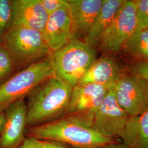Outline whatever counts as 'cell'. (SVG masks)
<instances>
[{
	"label": "cell",
	"instance_id": "5b68a950",
	"mask_svg": "<svg viewBox=\"0 0 148 148\" xmlns=\"http://www.w3.org/2000/svg\"><path fill=\"white\" fill-rule=\"evenodd\" d=\"M3 43L11 53L16 65L35 62L52 53L42 32L20 25L11 26Z\"/></svg>",
	"mask_w": 148,
	"mask_h": 148
},
{
	"label": "cell",
	"instance_id": "8992f818",
	"mask_svg": "<svg viewBox=\"0 0 148 148\" xmlns=\"http://www.w3.org/2000/svg\"><path fill=\"white\" fill-rule=\"evenodd\" d=\"M112 88L95 84L76 85L73 87L64 117L80 125L92 127L97 111Z\"/></svg>",
	"mask_w": 148,
	"mask_h": 148
},
{
	"label": "cell",
	"instance_id": "2e32d148",
	"mask_svg": "<svg viewBox=\"0 0 148 148\" xmlns=\"http://www.w3.org/2000/svg\"><path fill=\"white\" fill-rule=\"evenodd\" d=\"M125 0H104L101 10L84 41L92 47L98 46L101 37L116 14Z\"/></svg>",
	"mask_w": 148,
	"mask_h": 148
},
{
	"label": "cell",
	"instance_id": "8fae6325",
	"mask_svg": "<svg viewBox=\"0 0 148 148\" xmlns=\"http://www.w3.org/2000/svg\"><path fill=\"white\" fill-rule=\"evenodd\" d=\"M42 33L52 52L76 38L69 6L49 14Z\"/></svg>",
	"mask_w": 148,
	"mask_h": 148
},
{
	"label": "cell",
	"instance_id": "cb8c5ba5",
	"mask_svg": "<svg viewBox=\"0 0 148 148\" xmlns=\"http://www.w3.org/2000/svg\"><path fill=\"white\" fill-rule=\"evenodd\" d=\"M43 148H68V146L64 143L52 140H40Z\"/></svg>",
	"mask_w": 148,
	"mask_h": 148
},
{
	"label": "cell",
	"instance_id": "6da1fadb",
	"mask_svg": "<svg viewBox=\"0 0 148 148\" xmlns=\"http://www.w3.org/2000/svg\"><path fill=\"white\" fill-rule=\"evenodd\" d=\"M73 87L53 75L27 95V127L41 125L65 116Z\"/></svg>",
	"mask_w": 148,
	"mask_h": 148
},
{
	"label": "cell",
	"instance_id": "30bf717a",
	"mask_svg": "<svg viewBox=\"0 0 148 148\" xmlns=\"http://www.w3.org/2000/svg\"><path fill=\"white\" fill-rule=\"evenodd\" d=\"M3 111L5 122L0 136V148H18L26 137V101L25 99L17 101Z\"/></svg>",
	"mask_w": 148,
	"mask_h": 148
},
{
	"label": "cell",
	"instance_id": "3957f363",
	"mask_svg": "<svg viewBox=\"0 0 148 148\" xmlns=\"http://www.w3.org/2000/svg\"><path fill=\"white\" fill-rule=\"evenodd\" d=\"M54 75L74 87L96 59L94 47L75 38L49 55Z\"/></svg>",
	"mask_w": 148,
	"mask_h": 148
},
{
	"label": "cell",
	"instance_id": "d6986e66",
	"mask_svg": "<svg viewBox=\"0 0 148 148\" xmlns=\"http://www.w3.org/2000/svg\"><path fill=\"white\" fill-rule=\"evenodd\" d=\"M13 24L12 0H0V43Z\"/></svg>",
	"mask_w": 148,
	"mask_h": 148
},
{
	"label": "cell",
	"instance_id": "4fadbf2b",
	"mask_svg": "<svg viewBox=\"0 0 148 148\" xmlns=\"http://www.w3.org/2000/svg\"><path fill=\"white\" fill-rule=\"evenodd\" d=\"M12 25H20L42 32L48 14L40 0H12Z\"/></svg>",
	"mask_w": 148,
	"mask_h": 148
},
{
	"label": "cell",
	"instance_id": "5bb4252c",
	"mask_svg": "<svg viewBox=\"0 0 148 148\" xmlns=\"http://www.w3.org/2000/svg\"><path fill=\"white\" fill-rule=\"evenodd\" d=\"M104 0H69L75 36L85 37L100 11Z\"/></svg>",
	"mask_w": 148,
	"mask_h": 148
},
{
	"label": "cell",
	"instance_id": "44dd1931",
	"mask_svg": "<svg viewBox=\"0 0 148 148\" xmlns=\"http://www.w3.org/2000/svg\"><path fill=\"white\" fill-rule=\"evenodd\" d=\"M130 74L139 76L148 82V59L138 60L129 68Z\"/></svg>",
	"mask_w": 148,
	"mask_h": 148
},
{
	"label": "cell",
	"instance_id": "7402d4cb",
	"mask_svg": "<svg viewBox=\"0 0 148 148\" xmlns=\"http://www.w3.org/2000/svg\"><path fill=\"white\" fill-rule=\"evenodd\" d=\"M48 16L53 12L69 6V0H40Z\"/></svg>",
	"mask_w": 148,
	"mask_h": 148
},
{
	"label": "cell",
	"instance_id": "9a60e30c",
	"mask_svg": "<svg viewBox=\"0 0 148 148\" xmlns=\"http://www.w3.org/2000/svg\"><path fill=\"white\" fill-rule=\"evenodd\" d=\"M119 139L128 148H148V107L130 117Z\"/></svg>",
	"mask_w": 148,
	"mask_h": 148
},
{
	"label": "cell",
	"instance_id": "484cf974",
	"mask_svg": "<svg viewBox=\"0 0 148 148\" xmlns=\"http://www.w3.org/2000/svg\"><path fill=\"white\" fill-rule=\"evenodd\" d=\"M5 122V116L4 111L0 112V136L3 131Z\"/></svg>",
	"mask_w": 148,
	"mask_h": 148
},
{
	"label": "cell",
	"instance_id": "ffe728a7",
	"mask_svg": "<svg viewBox=\"0 0 148 148\" xmlns=\"http://www.w3.org/2000/svg\"><path fill=\"white\" fill-rule=\"evenodd\" d=\"M137 29H148V0H136Z\"/></svg>",
	"mask_w": 148,
	"mask_h": 148
},
{
	"label": "cell",
	"instance_id": "ac0fdd59",
	"mask_svg": "<svg viewBox=\"0 0 148 148\" xmlns=\"http://www.w3.org/2000/svg\"><path fill=\"white\" fill-rule=\"evenodd\" d=\"M16 64L3 43H0V85L13 75Z\"/></svg>",
	"mask_w": 148,
	"mask_h": 148
},
{
	"label": "cell",
	"instance_id": "52a82bcc",
	"mask_svg": "<svg viewBox=\"0 0 148 148\" xmlns=\"http://www.w3.org/2000/svg\"><path fill=\"white\" fill-rule=\"evenodd\" d=\"M137 30L136 2L125 0L98 43L101 51L108 53L119 52Z\"/></svg>",
	"mask_w": 148,
	"mask_h": 148
},
{
	"label": "cell",
	"instance_id": "603a6c76",
	"mask_svg": "<svg viewBox=\"0 0 148 148\" xmlns=\"http://www.w3.org/2000/svg\"><path fill=\"white\" fill-rule=\"evenodd\" d=\"M18 148H43L40 140L35 138L27 137L24 139L23 143Z\"/></svg>",
	"mask_w": 148,
	"mask_h": 148
},
{
	"label": "cell",
	"instance_id": "277c9868",
	"mask_svg": "<svg viewBox=\"0 0 148 148\" xmlns=\"http://www.w3.org/2000/svg\"><path fill=\"white\" fill-rule=\"evenodd\" d=\"M54 75L49 56L32 63L0 85V112L17 101L25 99L32 90Z\"/></svg>",
	"mask_w": 148,
	"mask_h": 148
},
{
	"label": "cell",
	"instance_id": "7a4b0ae2",
	"mask_svg": "<svg viewBox=\"0 0 148 148\" xmlns=\"http://www.w3.org/2000/svg\"><path fill=\"white\" fill-rule=\"evenodd\" d=\"M25 137L55 140L71 148H105L120 141L106 137L92 127L80 125L65 117L41 125L27 127Z\"/></svg>",
	"mask_w": 148,
	"mask_h": 148
},
{
	"label": "cell",
	"instance_id": "9c48e42d",
	"mask_svg": "<svg viewBox=\"0 0 148 148\" xmlns=\"http://www.w3.org/2000/svg\"><path fill=\"white\" fill-rule=\"evenodd\" d=\"M130 117L117 104L112 87L97 111L91 127L106 137L120 139Z\"/></svg>",
	"mask_w": 148,
	"mask_h": 148
},
{
	"label": "cell",
	"instance_id": "7c38bea8",
	"mask_svg": "<svg viewBox=\"0 0 148 148\" xmlns=\"http://www.w3.org/2000/svg\"><path fill=\"white\" fill-rule=\"evenodd\" d=\"M124 74L123 68L115 59L103 56L90 65L77 85L95 84L113 87Z\"/></svg>",
	"mask_w": 148,
	"mask_h": 148
},
{
	"label": "cell",
	"instance_id": "e0dca14e",
	"mask_svg": "<svg viewBox=\"0 0 148 148\" xmlns=\"http://www.w3.org/2000/svg\"><path fill=\"white\" fill-rule=\"evenodd\" d=\"M122 49L138 60L148 59V29H137Z\"/></svg>",
	"mask_w": 148,
	"mask_h": 148
},
{
	"label": "cell",
	"instance_id": "d4e9b609",
	"mask_svg": "<svg viewBox=\"0 0 148 148\" xmlns=\"http://www.w3.org/2000/svg\"><path fill=\"white\" fill-rule=\"evenodd\" d=\"M105 148H128L126 145L121 143V141L117 142L116 143H112L108 146H106Z\"/></svg>",
	"mask_w": 148,
	"mask_h": 148
},
{
	"label": "cell",
	"instance_id": "ba28073f",
	"mask_svg": "<svg viewBox=\"0 0 148 148\" xmlns=\"http://www.w3.org/2000/svg\"><path fill=\"white\" fill-rule=\"evenodd\" d=\"M117 104L130 116L138 115L148 107V82L132 74H124L113 87Z\"/></svg>",
	"mask_w": 148,
	"mask_h": 148
}]
</instances>
